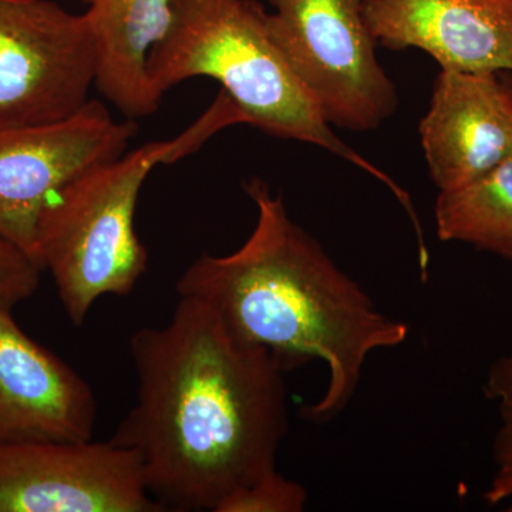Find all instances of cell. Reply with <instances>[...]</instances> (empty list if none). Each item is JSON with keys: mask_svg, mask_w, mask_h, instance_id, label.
<instances>
[{"mask_svg": "<svg viewBox=\"0 0 512 512\" xmlns=\"http://www.w3.org/2000/svg\"><path fill=\"white\" fill-rule=\"evenodd\" d=\"M42 266L23 249L0 237V308L12 311L39 288Z\"/></svg>", "mask_w": 512, "mask_h": 512, "instance_id": "16", "label": "cell"}, {"mask_svg": "<svg viewBox=\"0 0 512 512\" xmlns=\"http://www.w3.org/2000/svg\"><path fill=\"white\" fill-rule=\"evenodd\" d=\"M484 393L497 403L500 424L493 443L494 476L483 498L493 507L507 504L505 511L512 512V353L491 365Z\"/></svg>", "mask_w": 512, "mask_h": 512, "instance_id": "14", "label": "cell"}, {"mask_svg": "<svg viewBox=\"0 0 512 512\" xmlns=\"http://www.w3.org/2000/svg\"><path fill=\"white\" fill-rule=\"evenodd\" d=\"M96 46L97 90L134 120L156 113L158 99L146 72L150 50L171 20V0H82Z\"/></svg>", "mask_w": 512, "mask_h": 512, "instance_id": "12", "label": "cell"}, {"mask_svg": "<svg viewBox=\"0 0 512 512\" xmlns=\"http://www.w3.org/2000/svg\"><path fill=\"white\" fill-rule=\"evenodd\" d=\"M0 512H165L140 457L113 441L0 444Z\"/></svg>", "mask_w": 512, "mask_h": 512, "instance_id": "8", "label": "cell"}, {"mask_svg": "<svg viewBox=\"0 0 512 512\" xmlns=\"http://www.w3.org/2000/svg\"><path fill=\"white\" fill-rule=\"evenodd\" d=\"M430 177L440 191L463 187L512 157V79L441 70L420 123Z\"/></svg>", "mask_w": 512, "mask_h": 512, "instance_id": "9", "label": "cell"}, {"mask_svg": "<svg viewBox=\"0 0 512 512\" xmlns=\"http://www.w3.org/2000/svg\"><path fill=\"white\" fill-rule=\"evenodd\" d=\"M245 190L256 208L254 231L232 254L195 259L177 293L207 303L232 335L268 350L285 373L322 360L328 384L301 416L329 423L355 397L367 357L403 345L409 326L377 309L268 184L252 180Z\"/></svg>", "mask_w": 512, "mask_h": 512, "instance_id": "2", "label": "cell"}, {"mask_svg": "<svg viewBox=\"0 0 512 512\" xmlns=\"http://www.w3.org/2000/svg\"><path fill=\"white\" fill-rule=\"evenodd\" d=\"M232 126L220 100L183 131L151 141L93 168L47 202L37 228V262L49 271L74 326H82L97 299L128 295L146 274L148 251L134 218L141 188L158 165L183 160Z\"/></svg>", "mask_w": 512, "mask_h": 512, "instance_id": "4", "label": "cell"}, {"mask_svg": "<svg viewBox=\"0 0 512 512\" xmlns=\"http://www.w3.org/2000/svg\"><path fill=\"white\" fill-rule=\"evenodd\" d=\"M306 503V488L275 468L229 494L215 512H301Z\"/></svg>", "mask_w": 512, "mask_h": 512, "instance_id": "15", "label": "cell"}, {"mask_svg": "<svg viewBox=\"0 0 512 512\" xmlns=\"http://www.w3.org/2000/svg\"><path fill=\"white\" fill-rule=\"evenodd\" d=\"M146 72L158 99L178 84L208 77L221 84L244 123L271 136L325 148L382 181L419 225L407 192L343 143L276 45L256 0H171V20L150 50Z\"/></svg>", "mask_w": 512, "mask_h": 512, "instance_id": "3", "label": "cell"}, {"mask_svg": "<svg viewBox=\"0 0 512 512\" xmlns=\"http://www.w3.org/2000/svg\"><path fill=\"white\" fill-rule=\"evenodd\" d=\"M137 402L110 441L138 454L165 511H214L276 468L288 392L271 353L242 342L207 303L180 296L173 318L130 338Z\"/></svg>", "mask_w": 512, "mask_h": 512, "instance_id": "1", "label": "cell"}, {"mask_svg": "<svg viewBox=\"0 0 512 512\" xmlns=\"http://www.w3.org/2000/svg\"><path fill=\"white\" fill-rule=\"evenodd\" d=\"M276 45L323 117L350 131H372L393 116L396 87L367 28V0H269Z\"/></svg>", "mask_w": 512, "mask_h": 512, "instance_id": "5", "label": "cell"}, {"mask_svg": "<svg viewBox=\"0 0 512 512\" xmlns=\"http://www.w3.org/2000/svg\"><path fill=\"white\" fill-rule=\"evenodd\" d=\"M136 133L134 120L113 119L93 99L67 119L0 130V237L37 262V228L47 202L123 156Z\"/></svg>", "mask_w": 512, "mask_h": 512, "instance_id": "7", "label": "cell"}, {"mask_svg": "<svg viewBox=\"0 0 512 512\" xmlns=\"http://www.w3.org/2000/svg\"><path fill=\"white\" fill-rule=\"evenodd\" d=\"M434 217L441 241L512 261V157L473 183L440 191Z\"/></svg>", "mask_w": 512, "mask_h": 512, "instance_id": "13", "label": "cell"}, {"mask_svg": "<svg viewBox=\"0 0 512 512\" xmlns=\"http://www.w3.org/2000/svg\"><path fill=\"white\" fill-rule=\"evenodd\" d=\"M96 417L87 380L0 308V444L92 440Z\"/></svg>", "mask_w": 512, "mask_h": 512, "instance_id": "10", "label": "cell"}, {"mask_svg": "<svg viewBox=\"0 0 512 512\" xmlns=\"http://www.w3.org/2000/svg\"><path fill=\"white\" fill-rule=\"evenodd\" d=\"M86 15L53 0H0V130L67 119L96 86Z\"/></svg>", "mask_w": 512, "mask_h": 512, "instance_id": "6", "label": "cell"}, {"mask_svg": "<svg viewBox=\"0 0 512 512\" xmlns=\"http://www.w3.org/2000/svg\"><path fill=\"white\" fill-rule=\"evenodd\" d=\"M365 19L379 45L423 50L441 70L512 72V0H367Z\"/></svg>", "mask_w": 512, "mask_h": 512, "instance_id": "11", "label": "cell"}]
</instances>
